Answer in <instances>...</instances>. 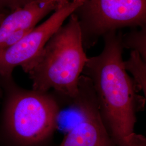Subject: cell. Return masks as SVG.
Here are the masks:
<instances>
[{"label":"cell","instance_id":"cell-13","mask_svg":"<svg viewBox=\"0 0 146 146\" xmlns=\"http://www.w3.org/2000/svg\"><path fill=\"white\" fill-rule=\"evenodd\" d=\"M4 9L0 5V13H4L3 12H2V11H3Z\"/></svg>","mask_w":146,"mask_h":146},{"label":"cell","instance_id":"cell-2","mask_svg":"<svg viewBox=\"0 0 146 146\" xmlns=\"http://www.w3.org/2000/svg\"><path fill=\"white\" fill-rule=\"evenodd\" d=\"M88 58L84 51L77 17L69 16L46 44L40 57L28 73L33 89H53L72 102L78 93V82Z\"/></svg>","mask_w":146,"mask_h":146},{"label":"cell","instance_id":"cell-10","mask_svg":"<svg viewBox=\"0 0 146 146\" xmlns=\"http://www.w3.org/2000/svg\"><path fill=\"white\" fill-rule=\"evenodd\" d=\"M34 0H0V5L11 11L21 8Z\"/></svg>","mask_w":146,"mask_h":146},{"label":"cell","instance_id":"cell-1","mask_svg":"<svg viewBox=\"0 0 146 146\" xmlns=\"http://www.w3.org/2000/svg\"><path fill=\"white\" fill-rule=\"evenodd\" d=\"M99 55L88 58L82 75L93 85L100 115L117 146H146V137L135 133L137 114L145 110L146 97L124 68L122 34L111 31L103 35Z\"/></svg>","mask_w":146,"mask_h":146},{"label":"cell","instance_id":"cell-5","mask_svg":"<svg viewBox=\"0 0 146 146\" xmlns=\"http://www.w3.org/2000/svg\"><path fill=\"white\" fill-rule=\"evenodd\" d=\"M84 2H68L58 7L47 20L35 27L19 41L0 50V76L5 80H11L12 73L17 67H21L28 74L51 37Z\"/></svg>","mask_w":146,"mask_h":146},{"label":"cell","instance_id":"cell-9","mask_svg":"<svg viewBox=\"0 0 146 146\" xmlns=\"http://www.w3.org/2000/svg\"><path fill=\"white\" fill-rule=\"evenodd\" d=\"M122 44L123 48L135 50L146 61V26L140 30L130 31L122 35Z\"/></svg>","mask_w":146,"mask_h":146},{"label":"cell","instance_id":"cell-11","mask_svg":"<svg viewBox=\"0 0 146 146\" xmlns=\"http://www.w3.org/2000/svg\"><path fill=\"white\" fill-rule=\"evenodd\" d=\"M57 4L58 8L62 6V5H65L66 3L68 2H75L78 1H86V0H54Z\"/></svg>","mask_w":146,"mask_h":146},{"label":"cell","instance_id":"cell-12","mask_svg":"<svg viewBox=\"0 0 146 146\" xmlns=\"http://www.w3.org/2000/svg\"><path fill=\"white\" fill-rule=\"evenodd\" d=\"M7 14L5 13H0V23L1 22L3 21V20L5 19V16L7 15Z\"/></svg>","mask_w":146,"mask_h":146},{"label":"cell","instance_id":"cell-7","mask_svg":"<svg viewBox=\"0 0 146 146\" xmlns=\"http://www.w3.org/2000/svg\"><path fill=\"white\" fill-rule=\"evenodd\" d=\"M58 7L54 0H34L11 11L0 23V50L10 47L22 38V31H32L44 17Z\"/></svg>","mask_w":146,"mask_h":146},{"label":"cell","instance_id":"cell-3","mask_svg":"<svg viewBox=\"0 0 146 146\" xmlns=\"http://www.w3.org/2000/svg\"><path fill=\"white\" fill-rule=\"evenodd\" d=\"M8 87L0 133L2 146H47L58 127L57 99L49 92Z\"/></svg>","mask_w":146,"mask_h":146},{"label":"cell","instance_id":"cell-4","mask_svg":"<svg viewBox=\"0 0 146 146\" xmlns=\"http://www.w3.org/2000/svg\"><path fill=\"white\" fill-rule=\"evenodd\" d=\"M73 14L80 23L84 48H90L108 32L146 26V0H86Z\"/></svg>","mask_w":146,"mask_h":146},{"label":"cell","instance_id":"cell-6","mask_svg":"<svg viewBox=\"0 0 146 146\" xmlns=\"http://www.w3.org/2000/svg\"><path fill=\"white\" fill-rule=\"evenodd\" d=\"M72 104L80 119L58 146H117L101 118L92 84L82 74L78 82V93Z\"/></svg>","mask_w":146,"mask_h":146},{"label":"cell","instance_id":"cell-8","mask_svg":"<svg viewBox=\"0 0 146 146\" xmlns=\"http://www.w3.org/2000/svg\"><path fill=\"white\" fill-rule=\"evenodd\" d=\"M123 65L126 72L132 75V78L139 90L142 91L146 97V61L137 52L131 50L129 58L124 61Z\"/></svg>","mask_w":146,"mask_h":146}]
</instances>
